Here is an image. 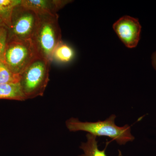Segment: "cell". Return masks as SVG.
Returning <instances> with one entry per match:
<instances>
[{"instance_id": "6da1fadb", "label": "cell", "mask_w": 156, "mask_h": 156, "mask_svg": "<svg viewBox=\"0 0 156 156\" xmlns=\"http://www.w3.org/2000/svg\"><path fill=\"white\" fill-rule=\"evenodd\" d=\"M116 118V116L112 114L104 121L83 122L77 118H71L66 121V125L70 131H86L96 137L106 136L120 145L133 141L135 137L131 133V126L128 125L117 126L115 123Z\"/></svg>"}, {"instance_id": "7a4b0ae2", "label": "cell", "mask_w": 156, "mask_h": 156, "mask_svg": "<svg viewBox=\"0 0 156 156\" xmlns=\"http://www.w3.org/2000/svg\"><path fill=\"white\" fill-rule=\"evenodd\" d=\"M32 40L39 55L50 62L60 42L61 33L57 14H40Z\"/></svg>"}, {"instance_id": "3957f363", "label": "cell", "mask_w": 156, "mask_h": 156, "mask_svg": "<svg viewBox=\"0 0 156 156\" xmlns=\"http://www.w3.org/2000/svg\"><path fill=\"white\" fill-rule=\"evenodd\" d=\"M39 56L32 39H8L2 62L12 72L20 75Z\"/></svg>"}, {"instance_id": "277c9868", "label": "cell", "mask_w": 156, "mask_h": 156, "mask_svg": "<svg viewBox=\"0 0 156 156\" xmlns=\"http://www.w3.org/2000/svg\"><path fill=\"white\" fill-rule=\"evenodd\" d=\"M50 62L39 56L20 75V85L27 99L44 95L49 81Z\"/></svg>"}, {"instance_id": "5b68a950", "label": "cell", "mask_w": 156, "mask_h": 156, "mask_svg": "<svg viewBox=\"0 0 156 156\" xmlns=\"http://www.w3.org/2000/svg\"><path fill=\"white\" fill-rule=\"evenodd\" d=\"M38 19L35 11L21 4L14 7L8 26L9 39H32Z\"/></svg>"}, {"instance_id": "8992f818", "label": "cell", "mask_w": 156, "mask_h": 156, "mask_svg": "<svg viewBox=\"0 0 156 156\" xmlns=\"http://www.w3.org/2000/svg\"><path fill=\"white\" fill-rule=\"evenodd\" d=\"M113 28L127 48H136L140 39L141 30V26L138 19L130 16H123L114 23Z\"/></svg>"}, {"instance_id": "52a82bcc", "label": "cell", "mask_w": 156, "mask_h": 156, "mask_svg": "<svg viewBox=\"0 0 156 156\" xmlns=\"http://www.w3.org/2000/svg\"><path fill=\"white\" fill-rule=\"evenodd\" d=\"M69 1L60 0H23L21 4L35 11L37 14H57L56 12L62 9Z\"/></svg>"}, {"instance_id": "ba28073f", "label": "cell", "mask_w": 156, "mask_h": 156, "mask_svg": "<svg viewBox=\"0 0 156 156\" xmlns=\"http://www.w3.org/2000/svg\"><path fill=\"white\" fill-rule=\"evenodd\" d=\"M24 101L27 99L20 83L0 85V99Z\"/></svg>"}, {"instance_id": "9c48e42d", "label": "cell", "mask_w": 156, "mask_h": 156, "mask_svg": "<svg viewBox=\"0 0 156 156\" xmlns=\"http://www.w3.org/2000/svg\"><path fill=\"white\" fill-rule=\"evenodd\" d=\"M97 137L87 134V141L82 143L80 146L83 153L78 156H107L105 151L106 147L102 150L99 149Z\"/></svg>"}, {"instance_id": "30bf717a", "label": "cell", "mask_w": 156, "mask_h": 156, "mask_svg": "<svg viewBox=\"0 0 156 156\" xmlns=\"http://www.w3.org/2000/svg\"><path fill=\"white\" fill-rule=\"evenodd\" d=\"M74 55V51L73 48L62 41L55 48L52 56V60L54 59L61 63H68L73 60Z\"/></svg>"}, {"instance_id": "8fae6325", "label": "cell", "mask_w": 156, "mask_h": 156, "mask_svg": "<svg viewBox=\"0 0 156 156\" xmlns=\"http://www.w3.org/2000/svg\"><path fill=\"white\" fill-rule=\"evenodd\" d=\"M21 76L12 72L2 62L0 61V85L20 83Z\"/></svg>"}, {"instance_id": "7c38bea8", "label": "cell", "mask_w": 156, "mask_h": 156, "mask_svg": "<svg viewBox=\"0 0 156 156\" xmlns=\"http://www.w3.org/2000/svg\"><path fill=\"white\" fill-rule=\"evenodd\" d=\"M9 39L8 27L3 23L0 24V61L2 59Z\"/></svg>"}, {"instance_id": "4fadbf2b", "label": "cell", "mask_w": 156, "mask_h": 156, "mask_svg": "<svg viewBox=\"0 0 156 156\" xmlns=\"http://www.w3.org/2000/svg\"><path fill=\"white\" fill-rule=\"evenodd\" d=\"M13 9L5 8L0 5V19L3 20L7 26L9 25L10 22L11 13Z\"/></svg>"}, {"instance_id": "5bb4252c", "label": "cell", "mask_w": 156, "mask_h": 156, "mask_svg": "<svg viewBox=\"0 0 156 156\" xmlns=\"http://www.w3.org/2000/svg\"><path fill=\"white\" fill-rule=\"evenodd\" d=\"M21 1L18 0H0V5L5 8L13 9L21 4Z\"/></svg>"}, {"instance_id": "9a60e30c", "label": "cell", "mask_w": 156, "mask_h": 156, "mask_svg": "<svg viewBox=\"0 0 156 156\" xmlns=\"http://www.w3.org/2000/svg\"><path fill=\"white\" fill-rule=\"evenodd\" d=\"M151 63L153 67L156 71V51H155L152 55Z\"/></svg>"}, {"instance_id": "2e32d148", "label": "cell", "mask_w": 156, "mask_h": 156, "mask_svg": "<svg viewBox=\"0 0 156 156\" xmlns=\"http://www.w3.org/2000/svg\"><path fill=\"white\" fill-rule=\"evenodd\" d=\"M118 156H123L122 152L120 150H119V154H118Z\"/></svg>"}, {"instance_id": "e0dca14e", "label": "cell", "mask_w": 156, "mask_h": 156, "mask_svg": "<svg viewBox=\"0 0 156 156\" xmlns=\"http://www.w3.org/2000/svg\"><path fill=\"white\" fill-rule=\"evenodd\" d=\"M4 23L3 22V21L2 20V19H0V24H2V23Z\"/></svg>"}]
</instances>
